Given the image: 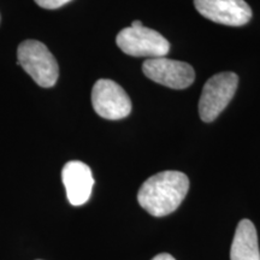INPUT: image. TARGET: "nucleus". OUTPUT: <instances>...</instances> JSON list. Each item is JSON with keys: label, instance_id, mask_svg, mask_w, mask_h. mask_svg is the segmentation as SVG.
<instances>
[{"label": "nucleus", "instance_id": "1", "mask_svg": "<svg viewBox=\"0 0 260 260\" xmlns=\"http://www.w3.org/2000/svg\"><path fill=\"white\" fill-rule=\"evenodd\" d=\"M189 189V180L183 172L162 171L146 180L138 193L140 206L154 217H164L176 211Z\"/></svg>", "mask_w": 260, "mask_h": 260}, {"label": "nucleus", "instance_id": "2", "mask_svg": "<svg viewBox=\"0 0 260 260\" xmlns=\"http://www.w3.org/2000/svg\"><path fill=\"white\" fill-rule=\"evenodd\" d=\"M18 64L40 87L50 88L56 84L59 68L53 54L37 40L23 41L17 50Z\"/></svg>", "mask_w": 260, "mask_h": 260}, {"label": "nucleus", "instance_id": "3", "mask_svg": "<svg viewBox=\"0 0 260 260\" xmlns=\"http://www.w3.org/2000/svg\"><path fill=\"white\" fill-rule=\"evenodd\" d=\"M239 77L234 73L214 75L205 83L199 102V113L204 122H213L235 95Z\"/></svg>", "mask_w": 260, "mask_h": 260}, {"label": "nucleus", "instance_id": "4", "mask_svg": "<svg viewBox=\"0 0 260 260\" xmlns=\"http://www.w3.org/2000/svg\"><path fill=\"white\" fill-rule=\"evenodd\" d=\"M117 46L133 57L147 59L165 57L170 50L169 41L158 31L146 27L122 29L116 38Z\"/></svg>", "mask_w": 260, "mask_h": 260}, {"label": "nucleus", "instance_id": "5", "mask_svg": "<svg viewBox=\"0 0 260 260\" xmlns=\"http://www.w3.org/2000/svg\"><path fill=\"white\" fill-rule=\"evenodd\" d=\"M92 104L98 115L110 121L125 118L132 111L128 94L111 80L96 81L92 90Z\"/></svg>", "mask_w": 260, "mask_h": 260}, {"label": "nucleus", "instance_id": "6", "mask_svg": "<svg viewBox=\"0 0 260 260\" xmlns=\"http://www.w3.org/2000/svg\"><path fill=\"white\" fill-rule=\"evenodd\" d=\"M145 76L161 86L184 89L194 82V69L188 63L169 59L167 57L147 59L142 65Z\"/></svg>", "mask_w": 260, "mask_h": 260}, {"label": "nucleus", "instance_id": "7", "mask_svg": "<svg viewBox=\"0 0 260 260\" xmlns=\"http://www.w3.org/2000/svg\"><path fill=\"white\" fill-rule=\"evenodd\" d=\"M195 9L214 23L241 27L251 21L252 10L245 0H194Z\"/></svg>", "mask_w": 260, "mask_h": 260}, {"label": "nucleus", "instance_id": "8", "mask_svg": "<svg viewBox=\"0 0 260 260\" xmlns=\"http://www.w3.org/2000/svg\"><path fill=\"white\" fill-rule=\"evenodd\" d=\"M61 180L71 205L81 206L89 200L94 178L88 165L79 160L67 162L61 171Z\"/></svg>", "mask_w": 260, "mask_h": 260}, {"label": "nucleus", "instance_id": "9", "mask_svg": "<svg viewBox=\"0 0 260 260\" xmlns=\"http://www.w3.org/2000/svg\"><path fill=\"white\" fill-rule=\"evenodd\" d=\"M230 260H260L258 234L249 219H242L236 228Z\"/></svg>", "mask_w": 260, "mask_h": 260}, {"label": "nucleus", "instance_id": "10", "mask_svg": "<svg viewBox=\"0 0 260 260\" xmlns=\"http://www.w3.org/2000/svg\"><path fill=\"white\" fill-rule=\"evenodd\" d=\"M71 0H35V3L40 6V8L48 9V10H54L59 9L61 6H64L68 3H70Z\"/></svg>", "mask_w": 260, "mask_h": 260}, {"label": "nucleus", "instance_id": "11", "mask_svg": "<svg viewBox=\"0 0 260 260\" xmlns=\"http://www.w3.org/2000/svg\"><path fill=\"white\" fill-rule=\"evenodd\" d=\"M152 260H176L171 254H168V253H161V254L155 255Z\"/></svg>", "mask_w": 260, "mask_h": 260}, {"label": "nucleus", "instance_id": "12", "mask_svg": "<svg viewBox=\"0 0 260 260\" xmlns=\"http://www.w3.org/2000/svg\"><path fill=\"white\" fill-rule=\"evenodd\" d=\"M130 27H133V28H141V27H144V25H142V22L134 21L132 23V25H130Z\"/></svg>", "mask_w": 260, "mask_h": 260}]
</instances>
